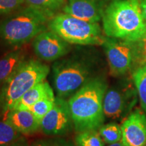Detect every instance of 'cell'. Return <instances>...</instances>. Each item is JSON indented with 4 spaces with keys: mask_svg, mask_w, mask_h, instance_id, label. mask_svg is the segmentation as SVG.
<instances>
[{
    "mask_svg": "<svg viewBox=\"0 0 146 146\" xmlns=\"http://www.w3.org/2000/svg\"><path fill=\"white\" fill-rule=\"evenodd\" d=\"M104 143L97 130L82 131L75 137L76 146H104Z\"/></svg>",
    "mask_w": 146,
    "mask_h": 146,
    "instance_id": "obj_19",
    "label": "cell"
},
{
    "mask_svg": "<svg viewBox=\"0 0 146 146\" xmlns=\"http://www.w3.org/2000/svg\"><path fill=\"white\" fill-rule=\"evenodd\" d=\"M98 132L104 141L108 145L121 141V127L116 123H110L102 125L98 129Z\"/></svg>",
    "mask_w": 146,
    "mask_h": 146,
    "instance_id": "obj_20",
    "label": "cell"
},
{
    "mask_svg": "<svg viewBox=\"0 0 146 146\" xmlns=\"http://www.w3.org/2000/svg\"><path fill=\"white\" fill-rule=\"evenodd\" d=\"M25 61V56L21 50L9 52L0 59V87L15 72Z\"/></svg>",
    "mask_w": 146,
    "mask_h": 146,
    "instance_id": "obj_15",
    "label": "cell"
},
{
    "mask_svg": "<svg viewBox=\"0 0 146 146\" xmlns=\"http://www.w3.org/2000/svg\"><path fill=\"white\" fill-rule=\"evenodd\" d=\"M10 146H27V144L26 143V141L23 139H21L18 140V141H16V143H14L12 145H11Z\"/></svg>",
    "mask_w": 146,
    "mask_h": 146,
    "instance_id": "obj_26",
    "label": "cell"
},
{
    "mask_svg": "<svg viewBox=\"0 0 146 146\" xmlns=\"http://www.w3.org/2000/svg\"><path fill=\"white\" fill-rule=\"evenodd\" d=\"M47 28L70 44L102 45L106 37L98 23L83 21L64 12L55 14Z\"/></svg>",
    "mask_w": 146,
    "mask_h": 146,
    "instance_id": "obj_5",
    "label": "cell"
},
{
    "mask_svg": "<svg viewBox=\"0 0 146 146\" xmlns=\"http://www.w3.org/2000/svg\"><path fill=\"white\" fill-rule=\"evenodd\" d=\"M107 83L103 78H91L68 101L73 126L77 133L98 130L105 120L103 101Z\"/></svg>",
    "mask_w": 146,
    "mask_h": 146,
    "instance_id": "obj_1",
    "label": "cell"
},
{
    "mask_svg": "<svg viewBox=\"0 0 146 146\" xmlns=\"http://www.w3.org/2000/svg\"><path fill=\"white\" fill-rule=\"evenodd\" d=\"M72 125L68 102L58 96L56 98L54 106L40 122V129L47 135H64Z\"/></svg>",
    "mask_w": 146,
    "mask_h": 146,
    "instance_id": "obj_8",
    "label": "cell"
},
{
    "mask_svg": "<svg viewBox=\"0 0 146 146\" xmlns=\"http://www.w3.org/2000/svg\"><path fill=\"white\" fill-rule=\"evenodd\" d=\"M50 16L27 5L9 14L0 24V37L9 45L20 46L47 30Z\"/></svg>",
    "mask_w": 146,
    "mask_h": 146,
    "instance_id": "obj_3",
    "label": "cell"
},
{
    "mask_svg": "<svg viewBox=\"0 0 146 146\" xmlns=\"http://www.w3.org/2000/svg\"><path fill=\"white\" fill-rule=\"evenodd\" d=\"M134 1H138V0H134Z\"/></svg>",
    "mask_w": 146,
    "mask_h": 146,
    "instance_id": "obj_29",
    "label": "cell"
},
{
    "mask_svg": "<svg viewBox=\"0 0 146 146\" xmlns=\"http://www.w3.org/2000/svg\"><path fill=\"white\" fill-rule=\"evenodd\" d=\"M116 38L106 36L103 47L108 62L111 75H123L132 67L135 58L139 56V45Z\"/></svg>",
    "mask_w": 146,
    "mask_h": 146,
    "instance_id": "obj_7",
    "label": "cell"
},
{
    "mask_svg": "<svg viewBox=\"0 0 146 146\" xmlns=\"http://www.w3.org/2000/svg\"><path fill=\"white\" fill-rule=\"evenodd\" d=\"M55 98L52 88L50 84L44 80L27 91L15 104L13 108L23 109L45 98Z\"/></svg>",
    "mask_w": 146,
    "mask_h": 146,
    "instance_id": "obj_14",
    "label": "cell"
},
{
    "mask_svg": "<svg viewBox=\"0 0 146 146\" xmlns=\"http://www.w3.org/2000/svg\"><path fill=\"white\" fill-rule=\"evenodd\" d=\"M138 3L142 15L146 22V0H138Z\"/></svg>",
    "mask_w": 146,
    "mask_h": 146,
    "instance_id": "obj_25",
    "label": "cell"
},
{
    "mask_svg": "<svg viewBox=\"0 0 146 146\" xmlns=\"http://www.w3.org/2000/svg\"><path fill=\"white\" fill-rule=\"evenodd\" d=\"M106 7L105 0H68L62 10L64 13L83 21L98 23Z\"/></svg>",
    "mask_w": 146,
    "mask_h": 146,
    "instance_id": "obj_11",
    "label": "cell"
},
{
    "mask_svg": "<svg viewBox=\"0 0 146 146\" xmlns=\"http://www.w3.org/2000/svg\"><path fill=\"white\" fill-rule=\"evenodd\" d=\"M25 3V0H0V16L13 13Z\"/></svg>",
    "mask_w": 146,
    "mask_h": 146,
    "instance_id": "obj_22",
    "label": "cell"
},
{
    "mask_svg": "<svg viewBox=\"0 0 146 146\" xmlns=\"http://www.w3.org/2000/svg\"><path fill=\"white\" fill-rule=\"evenodd\" d=\"M5 119L22 135H31L40 129V121L27 109L13 108L5 114Z\"/></svg>",
    "mask_w": 146,
    "mask_h": 146,
    "instance_id": "obj_12",
    "label": "cell"
},
{
    "mask_svg": "<svg viewBox=\"0 0 146 146\" xmlns=\"http://www.w3.org/2000/svg\"><path fill=\"white\" fill-rule=\"evenodd\" d=\"M108 146H125V145L123 143V142H122L121 141H120L118 142H116V143L110 144Z\"/></svg>",
    "mask_w": 146,
    "mask_h": 146,
    "instance_id": "obj_27",
    "label": "cell"
},
{
    "mask_svg": "<svg viewBox=\"0 0 146 146\" xmlns=\"http://www.w3.org/2000/svg\"><path fill=\"white\" fill-rule=\"evenodd\" d=\"M55 100H56V98H45L23 109H27L31 112L34 116L41 122L42 118L50 112L54 106Z\"/></svg>",
    "mask_w": 146,
    "mask_h": 146,
    "instance_id": "obj_21",
    "label": "cell"
},
{
    "mask_svg": "<svg viewBox=\"0 0 146 146\" xmlns=\"http://www.w3.org/2000/svg\"><path fill=\"white\" fill-rule=\"evenodd\" d=\"M144 146H146V145H144Z\"/></svg>",
    "mask_w": 146,
    "mask_h": 146,
    "instance_id": "obj_30",
    "label": "cell"
},
{
    "mask_svg": "<svg viewBox=\"0 0 146 146\" xmlns=\"http://www.w3.org/2000/svg\"><path fill=\"white\" fill-rule=\"evenodd\" d=\"M129 98V95L118 89L108 90L103 101L105 116L113 119L120 117L131 105Z\"/></svg>",
    "mask_w": 146,
    "mask_h": 146,
    "instance_id": "obj_13",
    "label": "cell"
},
{
    "mask_svg": "<svg viewBox=\"0 0 146 146\" xmlns=\"http://www.w3.org/2000/svg\"><path fill=\"white\" fill-rule=\"evenodd\" d=\"M121 141L125 146L146 145V114L136 110L128 116L121 126Z\"/></svg>",
    "mask_w": 146,
    "mask_h": 146,
    "instance_id": "obj_10",
    "label": "cell"
},
{
    "mask_svg": "<svg viewBox=\"0 0 146 146\" xmlns=\"http://www.w3.org/2000/svg\"><path fill=\"white\" fill-rule=\"evenodd\" d=\"M29 6L37 9L52 18L64 5V0H25Z\"/></svg>",
    "mask_w": 146,
    "mask_h": 146,
    "instance_id": "obj_16",
    "label": "cell"
},
{
    "mask_svg": "<svg viewBox=\"0 0 146 146\" xmlns=\"http://www.w3.org/2000/svg\"><path fill=\"white\" fill-rule=\"evenodd\" d=\"M102 20L103 31L108 37L138 42L146 35V22L137 1L112 0Z\"/></svg>",
    "mask_w": 146,
    "mask_h": 146,
    "instance_id": "obj_2",
    "label": "cell"
},
{
    "mask_svg": "<svg viewBox=\"0 0 146 146\" xmlns=\"http://www.w3.org/2000/svg\"><path fill=\"white\" fill-rule=\"evenodd\" d=\"M33 146H47L46 143H44V142H38V143H35Z\"/></svg>",
    "mask_w": 146,
    "mask_h": 146,
    "instance_id": "obj_28",
    "label": "cell"
},
{
    "mask_svg": "<svg viewBox=\"0 0 146 146\" xmlns=\"http://www.w3.org/2000/svg\"><path fill=\"white\" fill-rule=\"evenodd\" d=\"M133 78L137 91L141 106L146 113V64L139 67L134 71Z\"/></svg>",
    "mask_w": 146,
    "mask_h": 146,
    "instance_id": "obj_17",
    "label": "cell"
},
{
    "mask_svg": "<svg viewBox=\"0 0 146 146\" xmlns=\"http://www.w3.org/2000/svg\"><path fill=\"white\" fill-rule=\"evenodd\" d=\"M46 145L47 146H73L70 143H69L68 142L61 139L50 141L48 143H46Z\"/></svg>",
    "mask_w": 146,
    "mask_h": 146,
    "instance_id": "obj_24",
    "label": "cell"
},
{
    "mask_svg": "<svg viewBox=\"0 0 146 146\" xmlns=\"http://www.w3.org/2000/svg\"><path fill=\"white\" fill-rule=\"evenodd\" d=\"M139 51L140 56H141L144 62L146 64V35L141 40L138 41Z\"/></svg>",
    "mask_w": 146,
    "mask_h": 146,
    "instance_id": "obj_23",
    "label": "cell"
},
{
    "mask_svg": "<svg viewBox=\"0 0 146 146\" xmlns=\"http://www.w3.org/2000/svg\"><path fill=\"white\" fill-rule=\"evenodd\" d=\"M50 67L34 59L25 60L0 89V110L6 114L27 91L45 80Z\"/></svg>",
    "mask_w": 146,
    "mask_h": 146,
    "instance_id": "obj_4",
    "label": "cell"
},
{
    "mask_svg": "<svg viewBox=\"0 0 146 146\" xmlns=\"http://www.w3.org/2000/svg\"><path fill=\"white\" fill-rule=\"evenodd\" d=\"M33 47L36 56L47 62L60 59L70 50V43L50 29L41 32L34 38Z\"/></svg>",
    "mask_w": 146,
    "mask_h": 146,
    "instance_id": "obj_9",
    "label": "cell"
},
{
    "mask_svg": "<svg viewBox=\"0 0 146 146\" xmlns=\"http://www.w3.org/2000/svg\"><path fill=\"white\" fill-rule=\"evenodd\" d=\"M90 73L89 66L79 58L71 57L56 62L53 65V77L58 96L70 98L91 79Z\"/></svg>",
    "mask_w": 146,
    "mask_h": 146,
    "instance_id": "obj_6",
    "label": "cell"
},
{
    "mask_svg": "<svg viewBox=\"0 0 146 146\" xmlns=\"http://www.w3.org/2000/svg\"><path fill=\"white\" fill-rule=\"evenodd\" d=\"M20 133L6 120H0V146H10L21 139Z\"/></svg>",
    "mask_w": 146,
    "mask_h": 146,
    "instance_id": "obj_18",
    "label": "cell"
}]
</instances>
